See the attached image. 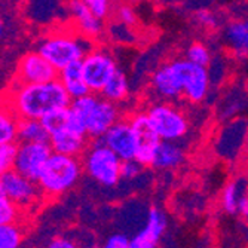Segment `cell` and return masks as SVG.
<instances>
[{
    "label": "cell",
    "instance_id": "6da1fadb",
    "mask_svg": "<svg viewBox=\"0 0 248 248\" xmlns=\"http://www.w3.org/2000/svg\"><path fill=\"white\" fill-rule=\"evenodd\" d=\"M210 82L207 67L193 64L187 58L165 62L152 76V88L157 97L164 100L185 97L192 104H199L207 98Z\"/></svg>",
    "mask_w": 248,
    "mask_h": 248
},
{
    "label": "cell",
    "instance_id": "7a4b0ae2",
    "mask_svg": "<svg viewBox=\"0 0 248 248\" xmlns=\"http://www.w3.org/2000/svg\"><path fill=\"white\" fill-rule=\"evenodd\" d=\"M72 101L60 79H55L42 83L12 82L3 104L18 119H42L57 108L69 107Z\"/></svg>",
    "mask_w": 248,
    "mask_h": 248
},
{
    "label": "cell",
    "instance_id": "3957f363",
    "mask_svg": "<svg viewBox=\"0 0 248 248\" xmlns=\"http://www.w3.org/2000/svg\"><path fill=\"white\" fill-rule=\"evenodd\" d=\"M82 172L83 164L79 156L54 152L37 178L43 198L55 199L70 192L79 183Z\"/></svg>",
    "mask_w": 248,
    "mask_h": 248
},
{
    "label": "cell",
    "instance_id": "277c9868",
    "mask_svg": "<svg viewBox=\"0 0 248 248\" xmlns=\"http://www.w3.org/2000/svg\"><path fill=\"white\" fill-rule=\"evenodd\" d=\"M94 48V40L85 37L79 31H55L42 37L37 51L60 72L64 67L82 61Z\"/></svg>",
    "mask_w": 248,
    "mask_h": 248
},
{
    "label": "cell",
    "instance_id": "5b68a950",
    "mask_svg": "<svg viewBox=\"0 0 248 248\" xmlns=\"http://www.w3.org/2000/svg\"><path fill=\"white\" fill-rule=\"evenodd\" d=\"M70 107L82 119L88 137L91 140L101 139L107 129L121 119L118 104L95 93H89L73 100Z\"/></svg>",
    "mask_w": 248,
    "mask_h": 248
},
{
    "label": "cell",
    "instance_id": "8992f818",
    "mask_svg": "<svg viewBox=\"0 0 248 248\" xmlns=\"http://www.w3.org/2000/svg\"><path fill=\"white\" fill-rule=\"evenodd\" d=\"M82 164L86 175L103 187H115L122 180V159L100 139L88 146Z\"/></svg>",
    "mask_w": 248,
    "mask_h": 248
},
{
    "label": "cell",
    "instance_id": "52a82bcc",
    "mask_svg": "<svg viewBox=\"0 0 248 248\" xmlns=\"http://www.w3.org/2000/svg\"><path fill=\"white\" fill-rule=\"evenodd\" d=\"M155 131L167 141H178L189 132V119L178 107L170 103H156L146 111Z\"/></svg>",
    "mask_w": 248,
    "mask_h": 248
},
{
    "label": "cell",
    "instance_id": "ba28073f",
    "mask_svg": "<svg viewBox=\"0 0 248 248\" xmlns=\"http://www.w3.org/2000/svg\"><path fill=\"white\" fill-rule=\"evenodd\" d=\"M118 70V62L106 48H93L82 60L83 78L89 91L100 94L106 83Z\"/></svg>",
    "mask_w": 248,
    "mask_h": 248
},
{
    "label": "cell",
    "instance_id": "9c48e42d",
    "mask_svg": "<svg viewBox=\"0 0 248 248\" xmlns=\"http://www.w3.org/2000/svg\"><path fill=\"white\" fill-rule=\"evenodd\" d=\"M0 185L6 196L14 201L21 210L33 208L40 198H43L37 182L22 175L16 170H11L0 177Z\"/></svg>",
    "mask_w": 248,
    "mask_h": 248
},
{
    "label": "cell",
    "instance_id": "30bf717a",
    "mask_svg": "<svg viewBox=\"0 0 248 248\" xmlns=\"http://www.w3.org/2000/svg\"><path fill=\"white\" fill-rule=\"evenodd\" d=\"M52 153L54 150L49 143H19L14 170L37 182Z\"/></svg>",
    "mask_w": 248,
    "mask_h": 248
},
{
    "label": "cell",
    "instance_id": "8fae6325",
    "mask_svg": "<svg viewBox=\"0 0 248 248\" xmlns=\"http://www.w3.org/2000/svg\"><path fill=\"white\" fill-rule=\"evenodd\" d=\"M58 70L37 49L26 54L18 62L14 82L42 83L58 79Z\"/></svg>",
    "mask_w": 248,
    "mask_h": 248
},
{
    "label": "cell",
    "instance_id": "7c38bea8",
    "mask_svg": "<svg viewBox=\"0 0 248 248\" xmlns=\"http://www.w3.org/2000/svg\"><path fill=\"white\" fill-rule=\"evenodd\" d=\"M129 122L135 135V144H137L135 159H139L146 167H150L156 149L162 140L155 131L147 113H135L132 118H129Z\"/></svg>",
    "mask_w": 248,
    "mask_h": 248
},
{
    "label": "cell",
    "instance_id": "4fadbf2b",
    "mask_svg": "<svg viewBox=\"0 0 248 248\" xmlns=\"http://www.w3.org/2000/svg\"><path fill=\"white\" fill-rule=\"evenodd\" d=\"M100 140L113 150L122 161L135 157L137 144H135V135L129 119H119L115 125H111L107 129V132Z\"/></svg>",
    "mask_w": 248,
    "mask_h": 248
},
{
    "label": "cell",
    "instance_id": "5bb4252c",
    "mask_svg": "<svg viewBox=\"0 0 248 248\" xmlns=\"http://www.w3.org/2000/svg\"><path fill=\"white\" fill-rule=\"evenodd\" d=\"M168 228L167 214L161 208H150L146 224L131 238V248H155L162 241Z\"/></svg>",
    "mask_w": 248,
    "mask_h": 248
},
{
    "label": "cell",
    "instance_id": "9a60e30c",
    "mask_svg": "<svg viewBox=\"0 0 248 248\" xmlns=\"http://www.w3.org/2000/svg\"><path fill=\"white\" fill-rule=\"evenodd\" d=\"M70 14L75 21L76 31H79L85 37L97 40L103 34V19L97 16L82 0H70Z\"/></svg>",
    "mask_w": 248,
    "mask_h": 248
},
{
    "label": "cell",
    "instance_id": "2e32d148",
    "mask_svg": "<svg viewBox=\"0 0 248 248\" xmlns=\"http://www.w3.org/2000/svg\"><path fill=\"white\" fill-rule=\"evenodd\" d=\"M89 140L91 139L86 134H79L70 129H62L51 135L49 144L52 150L57 153L82 157V155L89 146Z\"/></svg>",
    "mask_w": 248,
    "mask_h": 248
},
{
    "label": "cell",
    "instance_id": "e0dca14e",
    "mask_svg": "<svg viewBox=\"0 0 248 248\" xmlns=\"http://www.w3.org/2000/svg\"><path fill=\"white\" fill-rule=\"evenodd\" d=\"M185 162V150L178 146L177 141L162 140L159 143L150 167L159 171L175 170Z\"/></svg>",
    "mask_w": 248,
    "mask_h": 248
},
{
    "label": "cell",
    "instance_id": "ac0fdd59",
    "mask_svg": "<svg viewBox=\"0 0 248 248\" xmlns=\"http://www.w3.org/2000/svg\"><path fill=\"white\" fill-rule=\"evenodd\" d=\"M58 79L62 83V86L65 88V91L72 97V100L80 98V97L91 93L85 78H83L82 61L73 62L70 65L64 67V69H61L58 73Z\"/></svg>",
    "mask_w": 248,
    "mask_h": 248
},
{
    "label": "cell",
    "instance_id": "d6986e66",
    "mask_svg": "<svg viewBox=\"0 0 248 248\" xmlns=\"http://www.w3.org/2000/svg\"><path fill=\"white\" fill-rule=\"evenodd\" d=\"M224 40L236 58L245 60L248 57V21L235 19L229 22L224 30Z\"/></svg>",
    "mask_w": 248,
    "mask_h": 248
},
{
    "label": "cell",
    "instance_id": "ffe728a7",
    "mask_svg": "<svg viewBox=\"0 0 248 248\" xmlns=\"http://www.w3.org/2000/svg\"><path fill=\"white\" fill-rule=\"evenodd\" d=\"M51 134L40 119H19L18 143H49Z\"/></svg>",
    "mask_w": 248,
    "mask_h": 248
},
{
    "label": "cell",
    "instance_id": "44dd1931",
    "mask_svg": "<svg viewBox=\"0 0 248 248\" xmlns=\"http://www.w3.org/2000/svg\"><path fill=\"white\" fill-rule=\"evenodd\" d=\"M104 98L113 101V103H121L124 100H126L128 94H129V82L126 75L122 70H116V73L110 78V80L106 83V86L103 88V91L100 93Z\"/></svg>",
    "mask_w": 248,
    "mask_h": 248
},
{
    "label": "cell",
    "instance_id": "7402d4cb",
    "mask_svg": "<svg viewBox=\"0 0 248 248\" xmlns=\"http://www.w3.org/2000/svg\"><path fill=\"white\" fill-rule=\"evenodd\" d=\"M18 116L5 104L0 106V144L12 143L18 139Z\"/></svg>",
    "mask_w": 248,
    "mask_h": 248
},
{
    "label": "cell",
    "instance_id": "603a6c76",
    "mask_svg": "<svg viewBox=\"0 0 248 248\" xmlns=\"http://www.w3.org/2000/svg\"><path fill=\"white\" fill-rule=\"evenodd\" d=\"M247 192L244 180H233L228 183L221 193V208L228 214H236L238 211V202L241 196Z\"/></svg>",
    "mask_w": 248,
    "mask_h": 248
},
{
    "label": "cell",
    "instance_id": "cb8c5ba5",
    "mask_svg": "<svg viewBox=\"0 0 248 248\" xmlns=\"http://www.w3.org/2000/svg\"><path fill=\"white\" fill-rule=\"evenodd\" d=\"M70 118H72V107H62V108H57L51 113H48L46 116H43L40 121L43 122L45 128L48 129V132L52 135L55 132H60L62 129H67L70 124Z\"/></svg>",
    "mask_w": 248,
    "mask_h": 248
},
{
    "label": "cell",
    "instance_id": "d4e9b609",
    "mask_svg": "<svg viewBox=\"0 0 248 248\" xmlns=\"http://www.w3.org/2000/svg\"><path fill=\"white\" fill-rule=\"evenodd\" d=\"M24 232L21 223H6L0 224V248H16L22 244Z\"/></svg>",
    "mask_w": 248,
    "mask_h": 248
},
{
    "label": "cell",
    "instance_id": "484cf974",
    "mask_svg": "<svg viewBox=\"0 0 248 248\" xmlns=\"http://www.w3.org/2000/svg\"><path fill=\"white\" fill-rule=\"evenodd\" d=\"M21 214L22 210L15 204L14 201H11L6 193L3 192V187L0 185V224L6 223H21Z\"/></svg>",
    "mask_w": 248,
    "mask_h": 248
},
{
    "label": "cell",
    "instance_id": "4316f807",
    "mask_svg": "<svg viewBox=\"0 0 248 248\" xmlns=\"http://www.w3.org/2000/svg\"><path fill=\"white\" fill-rule=\"evenodd\" d=\"M18 146H19L18 141L0 144V177L15 168Z\"/></svg>",
    "mask_w": 248,
    "mask_h": 248
},
{
    "label": "cell",
    "instance_id": "83f0119b",
    "mask_svg": "<svg viewBox=\"0 0 248 248\" xmlns=\"http://www.w3.org/2000/svg\"><path fill=\"white\" fill-rule=\"evenodd\" d=\"M185 58H187L190 62L198 64V65H204L208 67L211 62V52L208 46H205L204 43L201 42H193L190 46L186 49Z\"/></svg>",
    "mask_w": 248,
    "mask_h": 248
},
{
    "label": "cell",
    "instance_id": "f1b7e54d",
    "mask_svg": "<svg viewBox=\"0 0 248 248\" xmlns=\"http://www.w3.org/2000/svg\"><path fill=\"white\" fill-rule=\"evenodd\" d=\"M193 21L202 29L207 30H214L218 27V18L214 12L208 11V9H199L196 12H193L192 15Z\"/></svg>",
    "mask_w": 248,
    "mask_h": 248
},
{
    "label": "cell",
    "instance_id": "f546056e",
    "mask_svg": "<svg viewBox=\"0 0 248 248\" xmlns=\"http://www.w3.org/2000/svg\"><path fill=\"white\" fill-rule=\"evenodd\" d=\"M146 165H143L139 159H128V161H122V170H121V174H122V178L124 180H134L137 178L141 172H143V168Z\"/></svg>",
    "mask_w": 248,
    "mask_h": 248
},
{
    "label": "cell",
    "instance_id": "4dcf8cb0",
    "mask_svg": "<svg viewBox=\"0 0 248 248\" xmlns=\"http://www.w3.org/2000/svg\"><path fill=\"white\" fill-rule=\"evenodd\" d=\"M82 2L101 19H106L110 15L111 6H113L111 0H82Z\"/></svg>",
    "mask_w": 248,
    "mask_h": 248
},
{
    "label": "cell",
    "instance_id": "1f68e13d",
    "mask_svg": "<svg viewBox=\"0 0 248 248\" xmlns=\"http://www.w3.org/2000/svg\"><path fill=\"white\" fill-rule=\"evenodd\" d=\"M116 16H118L119 22H122V24H125L128 27L135 26V22H137V15H135L134 9L129 5H121L116 11Z\"/></svg>",
    "mask_w": 248,
    "mask_h": 248
},
{
    "label": "cell",
    "instance_id": "d6a6232c",
    "mask_svg": "<svg viewBox=\"0 0 248 248\" xmlns=\"http://www.w3.org/2000/svg\"><path fill=\"white\" fill-rule=\"evenodd\" d=\"M104 247L106 248H131V238L126 236L125 233H113L106 239Z\"/></svg>",
    "mask_w": 248,
    "mask_h": 248
},
{
    "label": "cell",
    "instance_id": "836d02e7",
    "mask_svg": "<svg viewBox=\"0 0 248 248\" xmlns=\"http://www.w3.org/2000/svg\"><path fill=\"white\" fill-rule=\"evenodd\" d=\"M131 27L122 24V22H119V24H115L113 27H111V30L116 31V40H121V42H129L132 40V34L129 31Z\"/></svg>",
    "mask_w": 248,
    "mask_h": 248
},
{
    "label": "cell",
    "instance_id": "e575fe53",
    "mask_svg": "<svg viewBox=\"0 0 248 248\" xmlns=\"http://www.w3.org/2000/svg\"><path fill=\"white\" fill-rule=\"evenodd\" d=\"M48 247L51 248H75L76 244L70 239V238H65V236H58V238H54Z\"/></svg>",
    "mask_w": 248,
    "mask_h": 248
},
{
    "label": "cell",
    "instance_id": "d590c367",
    "mask_svg": "<svg viewBox=\"0 0 248 248\" xmlns=\"http://www.w3.org/2000/svg\"><path fill=\"white\" fill-rule=\"evenodd\" d=\"M236 214H239L244 220H248V193L247 192L241 196V199L238 202V211H236Z\"/></svg>",
    "mask_w": 248,
    "mask_h": 248
},
{
    "label": "cell",
    "instance_id": "8d00e7d4",
    "mask_svg": "<svg viewBox=\"0 0 248 248\" xmlns=\"http://www.w3.org/2000/svg\"><path fill=\"white\" fill-rule=\"evenodd\" d=\"M3 29H5V26H3V19H2V16H0V39H2V36H3Z\"/></svg>",
    "mask_w": 248,
    "mask_h": 248
}]
</instances>
